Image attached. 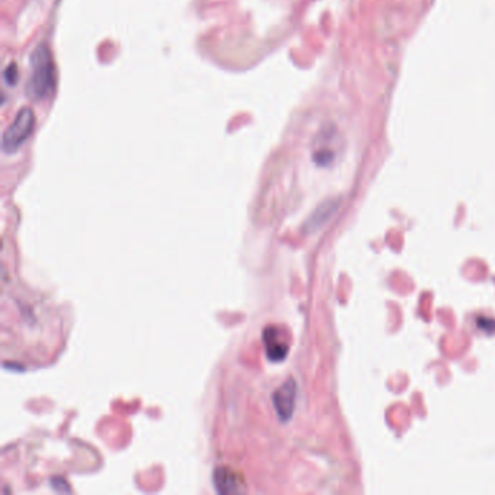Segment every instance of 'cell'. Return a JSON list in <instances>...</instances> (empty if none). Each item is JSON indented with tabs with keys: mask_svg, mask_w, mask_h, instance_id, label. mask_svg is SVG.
Returning <instances> with one entry per match:
<instances>
[{
	"mask_svg": "<svg viewBox=\"0 0 495 495\" xmlns=\"http://www.w3.org/2000/svg\"><path fill=\"white\" fill-rule=\"evenodd\" d=\"M56 88V67L45 44L37 45L30 56V78L26 92L34 100L47 99Z\"/></svg>",
	"mask_w": 495,
	"mask_h": 495,
	"instance_id": "obj_1",
	"label": "cell"
},
{
	"mask_svg": "<svg viewBox=\"0 0 495 495\" xmlns=\"http://www.w3.org/2000/svg\"><path fill=\"white\" fill-rule=\"evenodd\" d=\"M273 405L282 421H288L292 417L296 400V383L293 379L286 380L281 388L273 394Z\"/></svg>",
	"mask_w": 495,
	"mask_h": 495,
	"instance_id": "obj_3",
	"label": "cell"
},
{
	"mask_svg": "<svg viewBox=\"0 0 495 495\" xmlns=\"http://www.w3.org/2000/svg\"><path fill=\"white\" fill-rule=\"evenodd\" d=\"M267 359L272 362H282L289 350V344L281 337L276 327H267L263 334Z\"/></svg>",
	"mask_w": 495,
	"mask_h": 495,
	"instance_id": "obj_5",
	"label": "cell"
},
{
	"mask_svg": "<svg viewBox=\"0 0 495 495\" xmlns=\"http://www.w3.org/2000/svg\"><path fill=\"white\" fill-rule=\"evenodd\" d=\"M214 485L219 494H235L244 491V479L231 467L221 466L214 472Z\"/></svg>",
	"mask_w": 495,
	"mask_h": 495,
	"instance_id": "obj_4",
	"label": "cell"
},
{
	"mask_svg": "<svg viewBox=\"0 0 495 495\" xmlns=\"http://www.w3.org/2000/svg\"><path fill=\"white\" fill-rule=\"evenodd\" d=\"M35 127V114L31 107H22L4 134L2 147L6 154L16 153L30 139Z\"/></svg>",
	"mask_w": 495,
	"mask_h": 495,
	"instance_id": "obj_2",
	"label": "cell"
},
{
	"mask_svg": "<svg viewBox=\"0 0 495 495\" xmlns=\"http://www.w3.org/2000/svg\"><path fill=\"white\" fill-rule=\"evenodd\" d=\"M4 78H5L8 86H15V85L18 83V80H19V70H18L16 63H11V64L5 69V71H4Z\"/></svg>",
	"mask_w": 495,
	"mask_h": 495,
	"instance_id": "obj_6",
	"label": "cell"
}]
</instances>
